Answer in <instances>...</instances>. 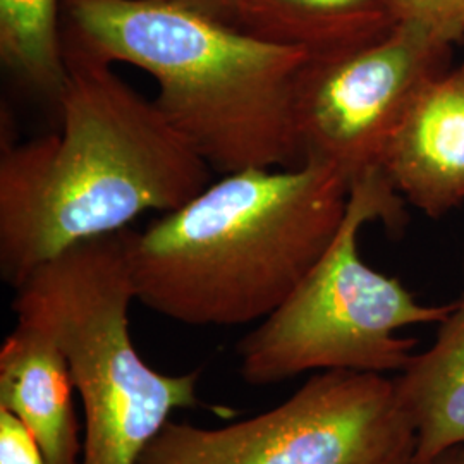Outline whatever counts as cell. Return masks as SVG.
<instances>
[{"label":"cell","instance_id":"obj_5","mask_svg":"<svg viewBox=\"0 0 464 464\" xmlns=\"http://www.w3.org/2000/svg\"><path fill=\"white\" fill-rule=\"evenodd\" d=\"M404 199L383 172L351 186L346 218L329 249L281 304L246 334L239 346V375L274 385L310 370L362 373L402 372L415 339L396 335L418 324H440L450 304H423L404 284L372 268L358 249L370 222L391 229L404 224Z\"/></svg>","mask_w":464,"mask_h":464},{"label":"cell","instance_id":"obj_6","mask_svg":"<svg viewBox=\"0 0 464 464\" xmlns=\"http://www.w3.org/2000/svg\"><path fill=\"white\" fill-rule=\"evenodd\" d=\"M415 448L394 381L329 370L239 423L201 429L169 420L138 464H411Z\"/></svg>","mask_w":464,"mask_h":464},{"label":"cell","instance_id":"obj_3","mask_svg":"<svg viewBox=\"0 0 464 464\" xmlns=\"http://www.w3.org/2000/svg\"><path fill=\"white\" fill-rule=\"evenodd\" d=\"M64 34L150 74L167 122L218 172L301 164L293 121L310 52L169 0H64Z\"/></svg>","mask_w":464,"mask_h":464},{"label":"cell","instance_id":"obj_15","mask_svg":"<svg viewBox=\"0 0 464 464\" xmlns=\"http://www.w3.org/2000/svg\"><path fill=\"white\" fill-rule=\"evenodd\" d=\"M169 2L183 4V5L197 9L203 14H208V16L234 24V17H236L241 0H169Z\"/></svg>","mask_w":464,"mask_h":464},{"label":"cell","instance_id":"obj_7","mask_svg":"<svg viewBox=\"0 0 464 464\" xmlns=\"http://www.w3.org/2000/svg\"><path fill=\"white\" fill-rule=\"evenodd\" d=\"M454 45L429 28L399 23L356 49L310 53L299 71L293 121L303 162H318L353 184L383 172L402 117L452 67Z\"/></svg>","mask_w":464,"mask_h":464},{"label":"cell","instance_id":"obj_13","mask_svg":"<svg viewBox=\"0 0 464 464\" xmlns=\"http://www.w3.org/2000/svg\"><path fill=\"white\" fill-rule=\"evenodd\" d=\"M399 23H415L452 45L464 42V0H398Z\"/></svg>","mask_w":464,"mask_h":464},{"label":"cell","instance_id":"obj_10","mask_svg":"<svg viewBox=\"0 0 464 464\" xmlns=\"http://www.w3.org/2000/svg\"><path fill=\"white\" fill-rule=\"evenodd\" d=\"M394 383L415 430L411 464L464 446V256L459 298L439 324L435 343L415 354Z\"/></svg>","mask_w":464,"mask_h":464},{"label":"cell","instance_id":"obj_2","mask_svg":"<svg viewBox=\"0 0 464 464\" xmlns=\"http://www.w3.org/2000/svg\"><path fill=\"white\" fill-rule=\"evenodd\" d=\"M332 167L246 169L128 231L136 301L193 327L262 322L329 249L349 203Z\"/></svg>","mask_w":464,"mask_h":464},{"label":"cell","instance_id":"obj_14","mask_svg":"<svg viewBox=\"0 0 464 464\" xmlns=\"http://www.w3.org/2000/svg\"><path fill=\"white\" fill-rule=\"evenodd\" d=\"M0 464H47L34 433L4 408H0Z\"/></svg>","mask_w":464,"mask_h":464},{"label":"cell","instance_id":"obj_11","mask_svg":"<svg viewBox=\"0 0 464 464\" xmlns=\"http://www.w3.org/2000/svg\"><path fill=\"white\" fill-rule=\"evenodd\" d=\"M399 24L398 0H241L234 26L310 53L356 49Z\"/></svg>","mask_w":464,"mask_h":464},{"label":"cell","instance_id":"obj_1","mask_svg":"<svg viewBox=\"0 0 464 464\" xmlns=\"http://www.w3.org/2000/svg\"><path fill=\"white\" fill-rule=\"evenodd\" d=\"M64 52L59 130L0 157V274L14 289L67 249L210 184V166L112 63L66 34Z\"/></svg>","mask_w":464,"mask_h":464},{"label":"cell","instance_id":"obj_9","mask_svg":"<svg viewBox=\"0 0 464 464\" xmlns=\"http://www.w3.org/2000/svg\"><path fill=\"white\" fill-rule=\"evenodd\" d=\"M72 377L49 334L17 320L0 348V408L34 433L47 464L83 463Z\"/></svg>","mask_w":464,"mask_h":464},{"label":"cell","instance_id":"obj_12","mask_svg":"<svg viewBox=\"0 0 464 464\" xmlns=\"http://www.w3.org/2000/svg\"><path fill=\"white\" fill-rule=\"evenodd\" d=\"M64 0H0V57L17 80L55 103L66 80Z\"/></svg>","mask_w":464,"mask_h":464},{"label":"cell","instance_id":"obj_4","mask_svg":"<svg viewBox=\"0 0 464 464\" xmlns=\"http://www.w3.org/2000/svg\"><path fill=\"white\" fill-rule=\"evenodd\" d=\"M128 231L84 241L38 266L13 301L17 320L47 332L66 356L83 406L82 464H138L176 410L199 404V370L160 373L134 346Z\"/></svg>","mask_w":464,"mask_h":464},{"label":"cell","instance_id":"obj_8","mask_svg":"<svg viewBox=\"0 0 464 464\" xmlns=\"http://www.w3.org/2000/svg\"><path fill=\"white\" fill-rule=\"evenodd\" d=\"M399 197L430 218L464 205V63L416 97L383 155Z\"/></svg>","mask_w":464,"mask_h":464},{"label":"cell","instance_id":"obj_16","mask_svg":"<svg viewBox=\"0 0 464 464\" xmlns=\"http://www.w3.org/2000/svg\"><path fill=\"white\" fill-rule=\"evenodd\" d=\"M423 464H464V446L448 449L446 452Z\"/></svg>","mask_w":464,"mask_h":464}]
</instances>
